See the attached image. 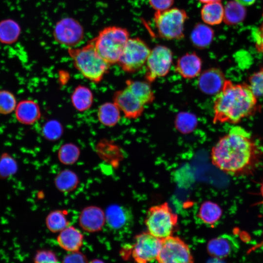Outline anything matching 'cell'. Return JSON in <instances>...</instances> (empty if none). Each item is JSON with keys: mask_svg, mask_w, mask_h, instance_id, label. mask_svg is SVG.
<instances>
[{"mask_svg": "<svg viewBox=\"0 0 263 263\" xmlns=\"http://www.w3.org/2000/svg\"><path fill=\"white\" fill-rule=\"evenodd\" d=\"M263 158V150L252 134L244 128L234 126L221 137L211 151L212 164L233 177L253 174Z\"/></svg>", "mask_w": 263, "mask_h": 263, "instance_id": "1", "label": "cell"}, {"mask_svg": "<svg viewBox=\"0 0 263 263\" xmlns=\"http://www.w3.org/2000/svg\"><path fill=\"white\" fill-rule=\"evenodd\" d=\"M257 97L248 84L226 79L214 100L213 123L237 124L260 109Z\"/></svg>", "mask_w": 263, "mask_h": 263, "instance_id": "2", "label": "cell"}, {"mask_svg": "<svg viewBox=\"0 0 263 263\" xmlns=\"http://www.w3.org/2000/svg\"><path fill=\"white\" fill-rule=\"evenodd\" d=\"M68 52L75 68L93 82H100L109 69L110 65L97 52L93 41L80 48H70Z\"/></svg>", "mask_w": 263, "mask_h": 263, "instance_id": "3", "label": "cell"}, {"mask_svg": "<svg viewBox=\"0 0 263 263\" xmlns=\"http://www.w3.org/2000/svg\"><path fill=\"white\" fill-rule=\"evenodd\" d=\"M129 38L126 29L112 26L101 30L92 41L100 56L111 65L118 63Z\"/></svg>", "mask_w": 263, "mask_h": 263, "instance_id": "4", "label": "cell"}, {"mask_svg": "<svg viewBox=\"0 0 263 263\" xmlns=\"http://www.w3.org/2000/svg\"><path fill=\"white\" fill-rule=\"evenodd\" d=\"M178 215L168 203L153 206L148 210L144 223L148 232L163 240L172 236L178 226Z\"/></svg>", "mask_w": 263, "mask_h": 263, "instance_id": "5", "label": "cell"}, {"mask_svg": "<svg viewBox=\"0 0 263 263\" xmlns=\"http://www.w3.org/2000/svg\"><path fill=\"white\" fill-rule=\"evenodd\" d=\"M188 19L185 11L178 8L156 11L154 21L159 36L168 40L180 39L184 37L185 23Z\"/></svg>", "mask_w": 263, "mask_h": 263, "instance_id": "6", "label": "cell"}, {"mask_svg": "<svg viewBox=\"0 0 263 263\" xmlns=\"http://www.w3.org/2000/svg\"><path fill=\"white\" fill-rule=\"evenodd\" d=\"M150 50L140 38H129L117 64L126 73H135L146 64Z\"/></svg>", "mask_w": 263, "mask_h": 263, "instance_id": "7", "label": "cell"}, {"mask_svg": "<svg viewBox=\"0 0 263 263\" xmlns=\"http://www.w3.org/2000/svg\"><path fill=\"white\" fill-rule=\"evenodd\" d=\"M162 240L157 263H194L188 245L180 237L172 235Z\"/></svg>", "mask_w": 263, "mask_h": 263, "instance_id": "8", "label": "cell"}, {"mask_svg": "<svg viewBox=\"0 0 263 263\" xmlns=\"http://www.w3.org/2000/svg\"><path fill=\"white\" fill-rule=\"evenodd\" d=\"M173 55L168 47L158 45L150 50L146 62V81L150 83L157 78L166 76L172 63Z\"/></svg>", "mask_w": 263, "mask_h": 263, "instance_id": "9", "label": "cell"}, {"mask_svg": "<svg viewBox=\"0 0 263 263\" xmlns=\"http://www.w3.org/2000/svg\"><path fill=\"white\" fill-rule=\"evenodd\" d=\"M162 243L161 239L148 231L136 235L130 248L132 258L135 263H150L156 260Z\"/></svg>", "mask_w": 263, "mask_h": 263, "instance_id": "10", "label": "cell"}, {"mask_svg": "<svg viewBox=\"0 0 263 263\" xmlns=\"http://www.w3.org/2000/svg\"><path fill=\"white\" fill-rule=\"evenodd\" d=\"M84 30L80 23L76 19L65 18L56 24L53 36L56 41L64 46L74 47L83 39Z\"/></svg>", "mask_w": 263, "mask_h": 263, "instance_id": "11", "label": "cell"}, {"mask_svg": "<svg viewBox=\"0 0 263 263\" xmlns=\"http://www.w3.org/2000/svg\"><path fill=\"white\" fill-rule=\"evenodd\" d=\"M105 224L113 232L123 233L127 232L132 226L134 217L130 208L120 205H112L107 208Z\"/></svg>", "mask_w": 263, "mask_h": 263, "instance_id": "12", "label": "cell"}, {"mask_svg": "<svg viewBox=\"0 0 263 263\" xmlns=\"http://www.w3.org/2000/svg\"><path fill=\"white\" fill-rule=\"evenodd\" d=\"M113 100L120 112L128 119H137L144 112L145 105L126 87L116 91L114 94Z\"/></svg>", "mask_w": 263, "mask_h": 263, "instance_id": "13", "label": "cell"}, {"mask_svg": "<svg viewBox=\"0 0 263 263\" xmlns=\"http://www.w3.org/2000/svg\"><path fill=\"white\" fill-rule=\"evenodd\" d=\"M208 254L214 258L222 259L238 252L240 244L233 235L224 234L211 239L207 244Z\"/></svg>", "mask_w": 263, "mask_h": 263, "instance_id": "14", "label": "cell"}, {"mask_svg": "<svg viewBox=\"0 0 263 263\" xmlns=\"http://www.w3.org/2000/svg\"><path fill=\"white\" fill-rule=\"evenodd\" d=\"M226 79L221 70L212 67L205 70L200 74L197 85L203 93L208 95L216 94L223 88Z\"/></svg>", "mask_w": 263, "mask_h": 263, "instance_id": "15", "label": "cell"}, {"mask_svg": "<svg viewBox=\"0 0 263 263\" xmlns=\"http://www.w3.org/2000/svg\"><path fill=\"white\" fill-rule=\"evenodd\" d=\"M201 58L195 53L186 54L179 57L176 63V72L185 79H192L201 74Z\"/></svg>", "mask_w": 263, "mask_h": 263, "instance_id": "16", "label": "cell"}, {"mask_svg": "<svg viewBox=\"0 0 263 263\" xmlns=\"http://www.w3.org/2000/svg\"><path fill=\"white\" fill-rule=\"evenodd\" d=\"M79 223L81 227L86 231H98L105 224V213L97 207H87L80 214Z\"/></svg>", "mask_w": 263, "mask_h": 263, "instance_id": "17", "label": "cell"}, {"mask_svg": "<svg viewBox=\"0 0 263 263\" xmlns=\"http://www.w3.org/2000/svg\"><path fill=\"white\" fill-rule=\"evenodd\" d=\"M15 113L18 121L24 125L33 124L41 116L39 105L30 99L23 100L17 103Z\"/></svg>", "mask_w": 263, "mask_h": 263, "instance_id": "18", "label": "cell"}, {"mask_svg": "<svg viewBox=\"0 0 263 263\" xmlns=\"http://www.w3.org/2000/svg\"><path fill=\"white\" fill-rule=\"evenodd\" d=\"M84 236L81 232L73 226H68L60 232L57 242L63 249L70 252L78 251L83 245Z\"/></svg>", "mask_w": 263, "mask_h": 263, "instance_id": "19", "label": "cell"}, {"mask_svg": "<svg viewBox=\"0 0 263 263\" xmlns=\"http://www.w3.org/2000/svg\"><path fill=\"white\" fill-rule=\"evenodd\" d=\"M222 215L221 207L210 201L203 202L200 206L197 217L203 224L212 226L216 225Z\"/></svg>", "mask_w": 263, "mask_h": 263, "instance_id": "20", "label": "cell"}, {"mask_svg": "<svg viewBox=\"0 0 263 263\" xmlns=\"http://www.w3.org/2000/svg\"><path fill=\"white\" fill-rule=\"evenodd\" d=\"M126 88L144 105L150 104L155 99L154 93L147 81L127 80Z\"/></svg>", "mask_w": 263, "mask_h": 263, "instance_id": "21", "label": "cell"}, {"mask_svg": "<svg viewBox=\"0 0 263 263\" xmlns=\"http://www.w3.org/2000/svg\"><path fill=\"white\" fill-rule=\"evenodd\" d=\"M73 106L77 111L84 112L92 106L94 96L92 91L87 87L78 85L73 92L71 97Z\"/></svg>", "mask_w": 263, "mask_h": 263, "instance_id": "22", "label": "cell"}, {"mask_svg": "<svg viewBox=\"0 0 263 263\" xmlns=\"http://www.w3.org/2000/svg\"><path fill=\"white\" fill-rule=\"evenodd\" d=\"M224 7L220 2L206 3L201 10V16L204 23L210 25L220 24L224 19Z\"/></svg>", "mask_w": 263, "mask_h": 263, "instance_id": "23", "label": "cell"}, {"mask_svg": "<svg viewBox=\"0 0 263 263\" xmlns=\"http://www.w3.org/2000/svg\"><path fill=\"white\" fill-rule=\"evenodd\" d=\"M120 112L113 102H106L99 106L97 111V117L102 125L113 127L120 120Z\"/></svg>", "mask_w": 263, "mask_h": 263, "instance_id": "24", "label": "cell"}, {"mask_svg": "<svg viewBox=\"0 0 263 263\" xmlns=\"http://www.w3.org/2000/svg\"><path fill=\"white\" fill-rule=\"evenodd\" d=\"M246 10L244 6L235 0L228 1L224 7V22L227 25L240 23L245 19Z\"/></svg>", "mask_w": 263, "mask_h": 263, "instance_id": "25", "label": "cell"}, {"mask_svg": "<svg viewBox=\"0 0 263 263\" xmlns=\"http://www.w3.org/2000/svg\"><path fill=\"white\" fill-rule=\"evenodd\" d=\"M213 37L214 32L212 28L206 24L198 23L191 32L190 39L194 46L203 49L211 44Z\"/></svg>", "mask_w": 263, "mask_h": 263, "instance_id": "26", "label": "cell"}, {"mask_svg": "<svg viewBox=\"0 0 263 263\" xmlns=\"http://www.w3.org/2000/svg\"><path fill=\"white\" fill-rule=\"evenodd\" d=\"M20 28L15 21L8 19L0 22V42L10 44L16 42L20 34Z\"/></svg>", "mask_w": 263, "mask_h": 263, "instance_id": "27", "label": "cell"}, {"mask_svg": "<svg viewBox=\"0 0 263 263\" xmlns=\"http://www.w3.org/2000/svg\"><path fill=\"white\" fill-rule=\"evenodd\" d=\"M78 178L76 174L70 170L60 172L56 177L55 184L56 188L63 192L73 190L78 184Z\"/></svg>", "mask_w": 263, "mask_h": 263, "instance_id": "28", "label": "cell"}, {"mask_svg": "<svg viewBox=\"0 0 263 263\" xmlns=\"http://www.w3.org/2000/svg\"><path fill=\"white\" fill-rule=\"evenodd\" d=\"M46 225L51 232H60L69 226V222L64 213L61 210L50 212L46 218Z\"/></svg>", "mask_w": 263, "mask_h": 263, "instance_id": "29", "label": "cell"}, {"mask_svg": "<svg viewBox=\"0 0 263 263\" xmlns=\"http://www.w3.org/2000/svg\"><path fill=\"white\" fill-rule=\"evenodd\" d=\"M196 116L189 113H179L175 119V127L181 133L186 134L192 132L197 126Z\"/></svg>", "mask_w": 263, "mask_h": 263, "instance_id": "30", "label": "cell"}, {"mask_svg": "<svg viewBox=\"0 0 263 263\" xmlns=\"http://www.w3.org/2000/svg\"><path fill=\"white\" fill-rule=\"evenodd\" d=\"M18 169V165L13 157L3 153L0 157V178L7 179L14 175Z\"/></svg>", "mask_w": 263, "mask_h": 263, "instance_id": "31", "label": "cell"}, {"mask_svg": "<svg viewBox=\"0 0 263 263\" xmlns=\"http://www.w3.org/2000/svg\"><path fill=\"white\" fill-rule=\"evenodd\" d=\"M79 150L75 144L68 143L61 147L58 151V158L64 164L71 165L77 160L79 155Z\"/></svg>", "mask_w": 263, "mask_h": 263, "instance_id": "32", "label": "cell"}, {"mask_svg": "<svg viewBox=\"0 0 263 263\" xmlns=\"http://www.w3.org/2000/svg\"><path fill=\"white\" fill-rule=\"evenodd\" d=\"M17 105L14 94L9 91L0 90V114L7 115L15 111Z\"/></svg>", "mask_w": 263, "mask_h": 263, "instance_id": "33", "label": "cell"}, {"mask_svg": "<svg viewBox=\"0 0 263 263\" xmlns=\"http://www.w3.org/2000/svg\"><path fill=\"white\" fill-rule=\"evenodd\" d=\"M248 84L257 97L263 96V66L252 73L248 78Z\"/></svg>", "mask_w": 263, "mask_h": 263, "instance_id": "34", "label": "cell"}, {"mask_svg": "<svg viewBox=\"0 0 263 263\" xmlns=\"http://www.w3.org/2000/svg\"><path fill=\"white\" fill-rule=\"evenodd\" d=\"M63 132L61 124L57 121L51 120L44 124L42 133L44 136L49 140L58 139Z\"/></svg>", "mask_w": 263, "mask_h": 263, "instance_id": "35", "label": "cell"}, {"mask_svg": "<svg viewBox=\"0 0 263 263\" xmlns=\"http://www.w3.org/2000/svg\"><path fill=\"white\" fill-rule=\"evenodd\" d=\"M33 260L34 263H60L56 253L48 249L38 250Z\"/></svg>", "mask_w": 263, "mask_h": 263, "instance_id": "36", "label": "cell"}, {"mask_svg": "<svg viewBox=\"0 0 263 263\" xmlns=\"http://www.w3.org/2000/svg\"><path fill=\"white\" fill-rule=\"evenodd\" d=\"M252 38L256 50L263 56V22L253 31Z\"/></svg>", "mask_w": 263, "mask_h": 263, "instance_id": "37", "label": "cell"}, {"mask_svg": "<svg viewBox=\"0 0 263 263\" xmlns=\"http://www.w3.org/2000/svg\"><path fill=\"white\" fill-rule=\"evenodd\" d=\"M62 263H88L84 254L78 251L70 252L63 258Z\"/></svg>", "mask_w": 263, "mask_h": 263, "instance_id": "38", "label": "cell"}, {"mask_svg": "<svg viewBox=\"0 0 263 263\" xmlns=\"http://www.w3.org/2000/svg\"><path fill=\"white\" fill-rule=\"evenodd\" d=\"M150 6L156 11H162L169 9L174 0H149Z\"/></svg>", "mask_w": 263, "mask_h": 263, "instance_id": "39", "label": "cell"}, {"mask_svg": "<svg viewBox=\"0 0 263 263\" xmlns=\"http://www.w3.org/2000/svg\"><path fill=\"white\" fill-rule=\"evenodd\" d=\"M244 6H248L252 5L256 0H235Z\"/></svg>", "mask_w": 263, "mask_h": 263, "instance_id": "40", "label": "cell"}, {"mask_svg": "<svg viewBox=\"0 0 263 263\" xmlns=\"http://www.w3.org/2000/svg\"><path fill=\"white\" fill-rule=\"evenodd\" d=\"M206 263H224L222 261V259L214 258V257H211L209 259L207 260V261L206 262Z\"/></svg>", "mask_w": 263, "mask_h": 263, "instance_id": "41", "label": "cell"}, {"mask_svg": "<svg viewBox=\"0 0 263 263\" xmlns=\"http://www.w3.org/2000/svg\"><path fill=\"white\" fill-rule=\"evenodd\" d=\"M200 2L206 4L215 2H220L221 0H198Z\"/></svg>", "mask_w": 263, "mask_h": 263, "instance_id": "42", "label": "cell"}, {"mask_svg": "<svg viewBox=\"0 0 263 263\" xmlns=\"http://www.w3.org/2000/svg\"><path fill=\"white\" fill-rule=\"evenodd\" d=\"M89 263H105L100 260L94 259L91 261Z\"/></svg>", "mask_w": 263, "mask_h": 263, "instance_id": "43", "label": "cell"}, {"mask_svg": "<svg viewBox=\"0 0 263 263\" xmlns=\"http://www.w3.org/2000/svg\"><path fill=\"white\" fill-rule=\"evenodd\" d=\"M260 190H261V195H262V197L263 198V183H262V184L261 185Z\"/></svg>", "mask_w": 263, "mask_h": 263, "instance_id": "44", "label": "cell"}, {"mask_svg": "<svg viewBox=\"0 0 263 263\" xmlns=\"http://www.w3.org/2000/svg\"></svg>", "mask_w": 263, "mask_h": 263, "instance_id": "45", "label": "cell"}, {"mask_svg": "<svg viewBox=\"0 0 263 263\" xmlns=\"http://www.w3.org/2000/svg\"></svg>", "mask_w": 263, "mask_h": 263, "instance_id": "46", "label": "cell"}]
</instances>
